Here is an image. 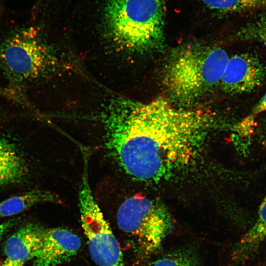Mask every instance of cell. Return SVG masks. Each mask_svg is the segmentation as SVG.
I'll return each instance as SVG.
<instances>
[{"mask_svg":"<svg viewBox=\"0 0 266 266\" xmlns=\"http://www.w3.org/2000/svg\"><path fill=\"white\" fill-rule=\"evenodd\" d=\"M100 120L109 156L144 182L166 179L192 164L217 124L209 109L183 107L161 97L146 102L115 100Z\"/></svg>","mask_w":266,"mask_h":266,"instance_id":"cell-1","label":"cell"},{"mask_svg":"<svg viewBox=\"0 0 266 266\" xmlns=\"http://www.w3.org/2000/svg\"><path fill=\"white\" fill-rule=\"evenodd\" d=\"M229 57L221 47L193 44L169 59L163 82L170 100L189 104L220 84Z\"/></svg>","mask_w":266,"mask_h":266,"instance_id":"cell-2","label":"cell"},{"mask_svg":"<svg viewBox=\"0 0 266 266\" xmlns=\"http://www.w3.org/2000/svg\"><path fill=\"white\" fill-rule=\"evenodd\" d=\"M103 14L108 33L123 48L142 52L162 45V0H107Z\"/></svg>","mask_w":266,"mask_h":266,"instance_id":"cell-3","label":"cell"},{"mask_svg":"<svg viewBox=\"0 0 266 266\" xmlns=\"http://www.w3.org/2000/svg\"><path fill=\"white\" fill-rule=\"evenodd\" d=\"M117 221L138 250L145 255L158 250L172 227L170 215L161 203L140 196L123 202L117 211Z\"/></svg>","mask_w":266,"mask_h":266,"instance_id":"cell-4","label":"cell"},{"mask_svg":"<svg viewBox=\"0 0 266 266\" xmlns=\"http://www.w3.org/2000/svg\"><path fill=\"white\" fill-rule=\"evenodd\" d=\"M79 192L80 221L92 259L97 266H125L119 244L93 195L85 164Z\"/></svg>","mask_w":266,"mask_h":266,"instance_id":"cell-5","label":"cell"},{"mask_svg":"<svg viewBox=\"0 0 266 266\" xmlns=\"http://www.w3.org/2000/svg\"><path fill=\"white\" fill-rule=\"evenodd\" d=\"M51 58L33 27L17 30L0 43V64L12 77L30 80L50 67Z\"/></svg>","mask_w":266,"mask_h":266,"instance_id":"cell-6","label":"cell"},{"mask_svg":"<svg viewBox=\"0 0 266 266\" xmlns=\"http://www.w3.org/2000/svg\"><path fill=\"white\" fill-rule=\"evenodd\" d=\"M265 75L266 69L256 56L236 54L229 57L220 85L229 94L248 93L260 86Z\"/></svg>","mask_w":266,"mask_h":266,"instance_id":"cell-7","label":"cell"},{"mask_svg":"<svg viewBox=\"0 0 266 266\" xmlns=\"http://www.w3.org/2000/svg\"><path fill=\"white\" fill-rule=\"evenodd\" d=\"M81 246L80 237L61 228L45 229L38 253L33 266H58L70 260Z\"/></svg>","mask_w":266,"mask_h":266,"instance_id":"cell-8","label":"cell"},{"mask_svg":"<svg viewBox=\"0 0 266 266\" xmlns=\"http://www.w3.org/2000/svg\"><path fill=\"white\" fill-rule=\"evenodd\" d=\"M44 230L33 223L20 228L5 243L4 251L7 258L23 263L34 259L40 249Z\"/></svg>","mask_w":266,"mask_h":266,"instance_id":"cell-9","label":"cell"},{"mask_svg":"<svg viewBox=\"0 0 266 266\" xmlns=\"http://www.w3.org/2000/svg\"><path fill=\"white\" fill-rule=\"evenodd\" d=\"M28 172L27 164L16 145L0 135V187L20 182Z\"/></svg>","mask_w":266,"mask_h":266,"instance_id":"cell-10","label":"cell"},{"mask_svg":"<svg viewBox=\"0 0 266 266\" xmlns=\"http://www.w3.org/2000/svg\"><path fill=\"white\" fill-rule=\"evenodd\" d=\"M266 238V196L261 203L255 223L236 243L233 254L237 263L248 260Z\"/></svg>","mask_w":266,"mask_h":266,"instance_id":"cell-11","label":"cell"},{"mask_svg":"<svg viewBox=\"0 0 266 266\" xmlns=\"http://www.w3.org/2000/svg\"><path fill=\"white\" fill-rule=\"evenodd\" d=\"M58 198L50 192L34 189L0 202V217L17 214L36 204L56 202Z\"/></svg>","mask_w":266,"mask_h":266,"instance_id":"cell-12","label":"cell"},{"mask_svg":"<svg viewBox=\"0 0 266 266\" xmlns=\"http://www.w3.org/2000/svg\"><path fill=\"white\" fill-rule=\"evenodd\" d=\"M211 9L224 13L266 10V0H202Z\"/></svg>","mask_w":266,"mask_h":266,"instance_id":"cell-13","label":"cell"},{"mask_svg":"<svg viewBox=\"0 0 266 266\" xmlns=\"http://www.w3.org/2000/svg\"><path fill=\"white\" fill-rule=\"evenodd\" d=\"M149 266H200L199 258L189 248L174 250L156 258Z\"/></svg>","mask_w":266,"mask_h":266,"instance_id":"cell-14","label":"cell"},{"mask_svg":"<svg viewBox=\"0 0 266 266\" xmlns=\"http://www.w3.org/2000/svg\"><path fill=\"white\" fill-rule=\"evenodd\" d=\"M241 34L242 37L260 42L266 48V20L248 26Z\"/></svg>","mask_w":266,"mask_h":266,"instance_id":"cell-15","label":"cell"},{"mask_svg":"<svg viewBox=\"0 0 266 266\" xmlns=\"http://www.w3.org/2000/svg\"><path fill=\"white\" fill-rule=\"evenodd\" d=\"M265 111H266V93L253 107L251 113L238 124L237 127L240 131L246 132L256 116Z\"/></svg>","mask_w":266,"mask_h":266,"instance_id":"cell-16","label":"cell"},{"mask_svg":"<svg viewBox=\"0 0 266 266\" xmlns=\"http://www.w3.org/2000/svg\"><path fill=\"white\" fill-rule=\"evenodd\" d=\"M17 219H10L0 225V240L3 235L17 222Z\"/></svg>","mask_w":266,"mask_h":266,"instance_id":"cell-17","label":"cell"},{"mask_svg":"<svg viewBox=\"0 0 266 266\" xmlns=\"http://www.w3.org/2000/svg\"><path fill=\"white\" fill-rule=\"evenodd\" d=\"M24 263L23 262L13 261L7 258L0 266H23Z\"/></svg>","mask_w":266,"mask_h":266,"instance_id":"cell-18","label":"cell"}]
</instances>
